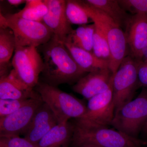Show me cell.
Segmentation results:
<instances>
[{
	"label": "cell",
	"mask_w": 147,
	"mask_h": 147,
	"mask_svg": "<svg viewBox=\"0 0 147 147\" xmlns=\"http://www.w3.org/2000/svg\"><path fill=\"white\" fill-rule=\"evenodd\" d=\"M40 47L43 56L41 82L55 87L76 84L88 74L79 67L63 42L54 35Z\"/></svg>",
	"instance_id": "obj_1"
},
{
	"label": "cell",
	"mask_w": 147,
	"mask_h": 147,
	"mask_svg": "<svg viewBox=\"0 0 147 147\" xmlns=\"http://www.w3.org/2000/svg\"><path fill=\"white\" fill-rule=\"evenodd\" d=\"M71 144L72 147H140L137 139L131 138L108 127L95 126L75 119Z\"/></svg>",
	"instance_id": "obj_2"
},
{
	"label": "cell",
	"mask_w": 147,
	"mask_h": 147,
	"mask_svg": "<svg viewBox=\"0 0 147 147\" xmlns=\"http://www.w3.org/2000/svg\"><path fill=\"white\" fill-rule=\"evenodd\" d=\"M78 1L94 24L102 31L106 36L110 53L109 68L114 74L126 57L128 46L125 33L118 24L102 11L85 1Z\"/></svg>",
	"instance_id": "obj_3"
},
{
	"label": "cell",
	"mask_w": 147,
	"mask_h": 147,
	"mask_svg": "<svg viewBox=\"0 0 147 147\" xmlns=\"http://www.w3.org/2000/svg\"><path fill=\"white\" fill-rule=\"evenodd\" d=\"M34 90L52 110L58 123L67 122L71 119L82 118L86 112V105L83 101L57 87L39 81Z\"/></svg>",
	"instance_id": "obj_4"
},
{
	"label": "cell",
	"mask_w": 147,
	"mask_h": 147,
	"mask_svg": "<svg viewBox=\"0 0 147 147\" xmlns=\"http://www.w3.org/2000/svg\"><path fill=\"white\" fill-rule=\"evenodd\" d=\"M1 28L8 27L13 32L16 47H34L45 44L53 36L52 31L43 22L18 18L1 13Z\"/></svg>",
	"instance_id": "obj_5"
},
{
	"label": "cell",
	"mask_w": 147,
	"mask_h": 147,
	"mask_svg": "<svg viewBox=\"0 0 147 147\" xmlns=\"http://www.w3.org/2000/svg\"><path fill=\"white\" fill-rule=\"evenodd\" d=\"M147 121V93L143 92L137 98L115 110L111 125L116 130L137 139Z\"/></svg>",
	"instance_id": "obj_6"
},
{
	"label": "cell",
	"mask_w": 147,
	"mask_h": 147,
	"mask_svg": "<svg viewBox=\"0 0 147 147\" xmlns=\"http://www.w3.org/2000/svg\"><path fill=\"white\" fill-rule=\"evenodd\" d=\"M139 61L131 55L126 56L113 75L112 88L115 110L132 100L139 84L137 71Z\"/></svg>",
	"instance_id": "obj_7"
},
{
	"label": "cell",
	"mask_w": 147,
	"mask_h": 147,
	"mask_svg": "<svg viewBox=\"0 0 147 147\" xmlns=\"http://www.w3.org/2000/svg\"><path fill=\"white\" fill-rule=\"evenodd\" d=\"M11 65L14 73L27 86L34 89L39 82L43 61L34 47L15 48Z\"/></svg>",
	"instance_id": "obj_8"
},
{
	"label": "cell",
	"mask_w": 147,
	"mask_h": 147,
	"mask_svg": "<svg viewBox=\"0 0 147 147\" xmlns=\"http://www.w3.org/2000/svg\"><path fill=\"white\" fill-rule=\"evenodd\" d=\"M43 102L36 92L34 96L22 108L10 115L0 118V137L24 135Z\"/></svg>",
	"instance_id": "obj_9"
},
{
	"label": "cell",
	"mask_w": 147,
	"mask_h": 147,
	"mask_svg": "<svg viewBox=\"0 0 147 147\" xmlns=\"http://www.w3.org/2000/svg\"><path fill=\"white\" fill-rule=\"evenodd\" d=\"M86 106V112L83 117L76 120L92 126L108 127L111 125L115 110L112 81L108 90L89 99Z\"/></svg>",
	"instance_id": "obj_10"
},
{
	"label": "cell",
	"mask_w": 147,
	"mask_h": 147,
	"mask_svg": "<svg viewBox=\"0 0 147 147\" xmlns=\"http://www.w3.org/2000/svg\"><path fill=\"white\" fill-rule=\"evenodd\" d=\"M48 8L42 22L59 40L64 42L73 30L65 13L66 1L44 0Z\"/></svg>",
	"instance_id": "obj_11"
},
{
	"label": "cell",
	"mask_w": 147,
	"mask_h": 147,
	"mask_svg": "<svg viewBox=\"0 0 147 147\" xmlns=\"http://www.w3.org/2000/svg\"><path fill=\"white\" fill-rule=\"evenodd\" d=\"M113 75L109 68L87 74L74 85L72 90L88 100L109 88Z\"/></svg>",
	"instance_id": "obj_12"
},
{
	"label": "cell",
	"mask_w": 147,
	"mask_h": 147,
	"mask_svg": "<svg viewBox=\"0 0 147 147\" xmlns=\"http://www.w3.org/2000/svg\"><path fill=\"white\" fill-rule=\"evenodd\" d=\"M125 34L131 56L142 61V51L147 40V15L139 13L130 17Z\"/></svg>",
	"instance_id": "obj_13"
},
{
	"label": "cell",
	"mask_w": 147,
	"mask_h": 147,
	"mask_svg": "<svg viewBox=\"0 0 147 147\" xmlns=\"http://www.w3.org/2000/svg\"><path fill=\"white\" fill-rule=\"evenodd\" d=\"M58 124L54 113L44 102L37 110L31 123L26 133L24 138L35 144Z\"/></svg>",
	"instance_id": "obj_14"
},
{
	"label": "cell",
	"mask_w": 147,
	"mask_h": 147,
	"mask_svg": "<svg viewBox=\"0 0 147 147\" xmlns=\"http://www.w3.org/2000/svg\"><path fill=\"white\" fill-rule=\"evenodd\" d=\"M36 94L34 89L24 84L13 69L0 78V99H28Z\"/></svg>",
	"instance_id": "obj_15"
},
{
	"label": "cell",
	"mask_w": 147,
	"mask_h": 147,
	"mask_svg": "<svg viewBox=\"0 0 147 147\" xmlns=\"http://www.w3.org/2000/svg\"><path fill=\"white\" fill-rule=\"evenodd\" d=\"M63 43L75 62L85 73L109 68L108 62L98 59L92 52L76 47L69 40Z\"/></svg>",
	"instance_id": "obj_16"
},
{
	"label": "cell",
	"mask_w": 147,
	"mask_h": 147,
	"mask_svg": "<svg viewBox=\"0 0 147 147\" xmlns=\"http://www.w3.org/2000/svg\"><path fill=\"white\" fill-rule=\"evenodd\" d=\"M73 130V123L69 121L58 123L40 141L37 147H68Z\"/></svg>",
	"instance_id": "obj_17"
},
{
	"label": "cell",
	"mask_w": 147,
	"mask_h": 147,
	"mask_svg": "<svg viewBox=\"0 0 147 147\" xmlns=\"http://www.w3.org/2000/svg\"><path fill=\"white\" fill-rule=\"evenodd\" d=\"M87 3L101 11L112 18L121 27L122 24H127L129 19L127 13L116 0H86Z\"/></svg>",
	"instance_id": "obj_18"
},
{
	"label": "cell",
	"mask_w": 147,
	"mask_h": 147,
	"mask_svg": "<svg viewBox=\"0 0 147 147\" xmlns=\"http://www.w3.org/2000/svg\"><path fill=\"white\" fill-rule=\"evenodd\" d=\"M16 48L13 32L8 27L0 28V67L1 76L7 74V63Z\"/></svg>",
	"instance_id": "obj_19"
},
{
	"label": "cell",
	"mask_w": 147,
	"mask_h": 147,
	"mask_svg": "<svg viewBox=\"0 0 147 147\" xmlns=\"http://www.w3.org/2000/svg\"><path fill=\"white\" fill-rule=\"evenodd\" d=\"M94 29V24L80 26L76 30H73L66 40L70 41L76 47L93 53Z\"/></svg>",
	"instance_id": "obj_20"
},
{
	"label": "cell",
	"mask_w": 147,
	"mask_h": 147,
	"mask_svg": "<svg viewBox=\"0 0 147 147\" xmlns=\"http://www.w3.org/2000/svg\"><path fill=\"white\" fill-rule=\"evenodd\" d=\"M48 11L44 0H27L22 10L12 14L13 16L30 21L42 22Z\"/></svg>",
	"instance_id": "obj_21"
},
{
	"label": "cell",
	"mask_w": 147,
	"mask_h": 147,
	"mask_svg": "<svg viewBox=\"0 0 147 147\" xmlns=\"http://www.w3.org/2000/svg\"><path fill=\"white\" fill-rule=\"evenodd\" d=\"M65 13L71 24L82 26L86 25L89 22L90 17L78 1H66Z\"/></svg>",
	"instance_id": "obj_22"
},
{
	"label": "cell",
	"mask_w": 147,
	"mask_h": 147,
	"mask_svg": "<svg viewBox=\"0 0 147 147\" xmlns=\"http://www.w3.org/2000/svg\"><path fill=\"white\" fill-rule=\"evenodd\" d=\"M94 26L93 53L98 59L109 63L110 53L107 38L102 31L97 26Z\"/></svg>",
	"instance_id": "obj_23"
},
{
	"label": "cell",
	"mask_w": 147,
	"mask_h": 147,
	"mask_svg": "<svg viewBox=\"0 0 147 147\" xmlns=\"http://www.w3.org/2000/svg\"><path fill=\"white\" fill-rule=\"evenodd\" d=\"M31 98L28 99H0V118L16 112L28 103Z\"/></svg>",
	"instance_id": "obj_24"
},
{
	"label": "cell",
	"mask_w": 147,
	"mask_h": 147,
	"mask_svg": "<svg viewBox=\"0 0 147 147\" xmlns=\"http://www.w3.org/2000/svg\"><path fill=\"white\" fill-rule=\"evenodd\" d=\"M119 3L125 10L135 14L147 15V0H121Z\"/></svg>",
	"instance_id": "obj_25"
},
{
	"label": "cell",
	"mask_w": 147,
	"mask_h": 147,
	"mask_svg": "<svg viewBox=\"0 0 147 147\" xmlns=\"http://www.w3.org/2000/svg\"><path fill=\"white\" fill-rule=\"evenodd\" d=\"M0 147H37L25 138L19 136L0 137Z\"/></svg>",
	"instance_id": "obj_26"
},
{
	"label": "cell",
	"mask_w": 147,
	"mask_h": 147,
	"mask_svg": "<svg viewBox=\"0 0 147 147\" xmlns=\"http://www.w3.org/2000/svg\"><path fill=\"white\" fill-rule=\"evenodd\" d=\"M137 71L139 84L147 86V61H139Z\"/></svg>",
	"instance_id": "obj_27"
},
{
	"label": "cell",
	"mask_w": 147,
	"mask_h": 147,
	"mask_svg": "<svg viewBox=\"0 0 147 147\" xmlns=\"http://www.w3.org/2000/svg\"><path fill=\"white\" fill-rule=\"evenodd\" d=\"M7 2L11 5L17 7L24 3H26V0H8Z\"/></svg>",
	"instance_id": "obj_28"
},
{
	"label": "cell",
	"mask_w": 147,
	"mask_h": 147,
	"mask_svg": "<svg viewBox=\"0 0 147 147\" xmlns=\"http://www.w3.org/2000/svg\"><path fill=\"white\" fill-rule=\"evenodd\" d=\"M142 61H147V40L142 51Z\"/></svg>",
	"instance_id": "obj_29"
},
{
	"label": "cell",
	"mask_w": 147,
	"mask_h": 147,
	"mask_svg": "<svg viewBox=\"0 0 147 147\" xmlns=\"http://www.w3.org/2000/svg\"><path fill=\"white\" fill-rule=\"evenodd\" d=\"M92 147L85 146H79V147Z\"/></svg>",
	"instance_id": "obj_30"
},
{
	"label": "cell",
	"mask_w": 147,
	"mask_h": 147,
	"mask_svg": "<svg viewBox=\"0 0 147 147\" xmlns=\"http://www.w3.org/2000/svg\"><path fill=\"white\" fill-rule=\"evenodd\" d=\"M146 126H147V121L146 123Z\"/></svg>",
	"instance_id": "obj_31"
},
{
	"label": "cell",
	"mask_w": 147,
	"mask_h": 147,
	"mask_svg": "<svg viewBox=\"0 0 147 147\" xmlns=\"http://www.w3.org/2000/svg\"><path fill=\"white\" fill-rule=\"evenodd\" d=\"M146 127H147V126H146Z\"/></svg>",
	"instance_id": "obj_32"
},
{
	"label": "cell",
	"mask_w": 147,
	"mask_h": 147,
	"mask_svg": "<svg viewBox=\"0 0 147 147\" xmlns=\"http://www.w3.org/2000/svg\"></svg>",
	"instance_id": "obj_33"
}]
</instances>
